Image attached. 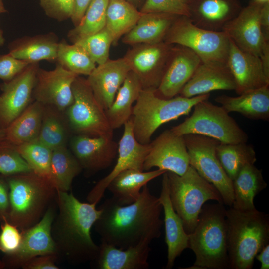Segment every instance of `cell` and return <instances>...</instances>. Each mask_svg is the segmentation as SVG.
Returning <instances> with one entry per match:
<instances>
[{
	"label": "cell",
	"mask_w": 269,
	"mask_h": 269,
	"mask_svg": "<svg viewBox=\"0 0 269 269\" xmlns=\"http://www.w3.org/2000/svg\"><path fill=\"white\" fill-rule=\"evenodd\" d=\"M99 209L101 212L94 226L101 242L124 249L145 240L151 242L161 235L162 207L147 185L132 204L121 205L111 197Z\"/></svg>",
	"instance_id": "1"
},
{
	"label": "cell",
	"mask_w": 269,
	"mask_h": 269,
	"mask_svg": "<svg viewBox=\"0 0 269 269\" xmlns=\"http://www.w3.org/2000/svg\"><path fill=\"white\" fill-rule=\"evenodd\" d=\"M58 208L51 227L57 256L71 265L91 262L99 246L91 237V229L101 211L96 204L82 202L72 192L57 190Z\"/></svg>",
	"instance_id": "2"
},
{
	"label": "cell",
	"mask_w": 269,
	"mask_h": 269,
	"mask_svg": "<svg viewBox=\"0 0 269 269\" xmlns=\"http://www.w3.org/2000/svg\"><path fill=\"white\" fill-rule=\"evenodd\" d=\"M226 211L230 269H251L256 256L269 243V215L256 209Z\"/></svg>",
	"instance_id": "3"
},
{
	"label": "cell",
	"mask_w": 269,
	"mask_h": 269,
	"mask_svg": "<svg viewBox=\"0 0 269 269\" xmlns=\"http://www.w3.org/2000/svg\"><path fill=\"white\" fill-rule=\"evenodd\" d=\"M9 187L8 221L20 231L37 223L56 199L53 183L32 171L5 176Z\"/></svg>",
	"instance_id": "4"
},
{
	"label": "cell",
	"mask_w": 269,
	"mask_h": 269,
	"mask_svg": "<svg viewBox=\"0 0 269 269\" xmlns=\"http://www.w3.org/2000/svg\"><path fill=\"white\" fill-rule=\"evenodd\" d=\"M223 204H204L193 231L188 234L189 247L195 254L193 265L184 269H227L226 209Z\"/></svg>",
	"instance_id": "5"
},
{
	"label": "cell",
	"mask_w": 269,
	"mask_h": 269,
	"mask_svg": "<svg viewBox=\"0 0 269 269\" xmlns=\"http://www.w3.org/2000/svg\"><path fill=\"white\" fill-rule=\"evenodd\" d=\"M154 91L142 89L133 107L131 118L134 135L142 144L150 143L153 134L162 124L188 115L197 103L210 97L207 93L165 99L157 96Z\"/></svg>",
	"instance_id": "6"
},
{
	"label": "cell",
	"mask_w": 269,
	"mask_h": 269,
	"mask_svg": "<svg viewBox=\"0 0 269 269\" xmlns=\"http://www.w3.org/2000/svg\"><path fill=\"white\" fill-rule=\"evenodd\" d=\"M172 206L187 234L191 233L205 203L215 200L223 204L218 190L203 178L191 166L182 175L166 171Z\"/></svg>",
	"instance_id": "7"
},
{
	"label": "cell",
	"mask_w": 269,
	"mask_h": 269,
	"mask_svg": "<svg viewBox=\"0 0 269 269\" xmlns=\"http://www.w3.org/2000/svg\"><path fill=\"white\" fill-rule=\"evenodd\" d=\"M193 108L190 116L170 129L175 134H200L226 144L247 142L248 134L221 106L205 100Z\"/></svg>",
	"instance_id": "8"
},
{
	"label": "cell",
	"mask_w": 269,
	"mask_h": 269,
	"mask_svg": "<svg viewBox=\"0 0 269 269\" xmlns=\"http://www.w3.org/2000/svg\"><path fill=\"white\" fill-rule=\"evenodd\" d=\"M164 41L189 48L202 62L227 64L230 38L223 31H210L198 27L188 17L179 16Z\"/></svg>",
	"instance_id": "9"
},
{
	"label": "cell",
	"mask_w": 269,
	"mask_h": 269,
	"mask_svg": "<svg viewBox=\"0 0 269 269\" xmlns=\"http://www.w3.org/2000/svg\"><path fill=\"white\" fill-rule=\"evenodd\" d=\"M72 90L73 102L65 111L71 131L90 136H113L105 110L95 98L87 79L78 75Z\"/></svg>",
	"instance_id": "10"
},
{
	"label": "cell",
	"mask_w": 269,
	"mask_h": 269,
	"mask_svg": "<svg viewBox=\"0 0 269 269\" xmlns=\"http://www.w3.org/2000/svg\"><path fill=\"white\" fill-rule=\"evenodd\" d=\"M183 136L190 165L218 190L223 204L232 207L234 201L232 181L223 169L216 154V147L220 142L197 134Z\"/></svg>",
	"instance_id": "11"
},
{
	"label": "cell",
	"mask_w": 269,
	"mask_h": 269,
	"mask_svg": "<svg viewBox=\"0 0 269 269\" xmlns=\"http://www.w3.org/2000/svg\"><path fill=\"white\" fill-rule=\"evenodd\" d=\"M264 3L254 0L242 8L238 14L222 29L241 49L256 55L262 61H269V41L263 35L260 25Z\"/></svg>",
	"instance_id": "12"
},
{
	"label": "cell",
	"mask_w": 269,
	"mask_h": 269,
	"mask_svg": "<svg viewBox=\"0 0 269 269\" xmlns=\"http://www.w3.org/2000/svg\"><path fill=\"white\" fill-rule=\"evenodd\" d=\"M172 45L164 41L133 45L124 57L143 90H155L163 77Z\"/></svg>",
	"instance_id": "13"
},
{
	"label": "cell",
	"mask_w": 269,
	"mask_h": 269,
	"mask_svg": "<svg viewBox=\"0 0 269 269\" xmlns=\"http://www.w3.org/2000/svg\"><path fill=\"white\" fill-rule=\"evenodd\" d=\"M55 203L51 204L37 223L21 231L22 241L19 248L12 254L5 255L3 259L5 268H21L25 263L35 257L57 255L51 235L52 224L56 213Z\"/></svg>",
	"instance_id": "14"
},
{
	"label": "cell",
	"mask_w": 269,
	"mask_h": 269,
	"mask_svg": "<svg viewBox=\"0 0 269 269\" xmlns=\"http://www.w3.org/2000/svg\"><path fill=\"white\" fill-rule=\"evenodd\" d=\"M150 148V143L142 144L135 139L131 118L124 125L123 135L118 143L117 159L111 171L100 180L87 196L89 203L97 204L102 198L109 183L118 174L128 169L143 171V164Z\"/></svg>",
	"instance_id": "15"
},
{
	"label": "cell",
	"mask_w": 269,
	"mask_h": 269,
	"mask_svg": "<svg viewBox=\"0 0 269 269\" xmlns=\"http://www.w3.org/2000/svg\"><path fill=\"white\" fill-rule=\"evenodd\" d=\"M39 62L29 63L19 74L0 85V129H5L32 102Z\"/></svg>",
	"instance_id": "16"
},
{
	"label": "cell",
	"mask_w": 269,
	"mask_h": 269,
	"mask_svg": "<svg viewBox=\"0 0 269 269\" xmlns=\"http://www.w3.org/2000/svg\"><path fill=\"white\" fill-rule=\"evenodd\" d=\"M78 75L56 63L54 69L38 68L32 97L46 106L65 112L73 102L72 85Z\"/></svg>",
	"instance_id": "17"
},
{
	"label": "cell",
	"mask_w": 269,
	"mask_h": 269,
	"mask_svg": "<svg viewBox=\"0 0 269 269\" xmlns=\"http://www.w3.org/2000/svg\"><path fill=\"white\" fill-rule=\"evenodd\" d=\"M150 145L143 171L157 167L181 176L187 170L190 163L184 136L166 130L151 141Z\"/></svg>",
	"instance_id": "18"
},
{
	"label": "cell",
	"mask_w": 269,
	"mask_h": 269,
	"mask_svg": "<svg viewBox=\"0 0 269 269\" xmlns=\"http://www.w3.org/2000/svg\"><path fill=\"white\" fill-rule=\"evenodd\" d=\"M194 51L185 46L172 45L165 71L155 94L170 99L179 94L201 63Z\"/></svg>",
	"instance_id": "19"
},
{
	"label": "cell",
	"mask_w": 269,
	"mask_h": 269,
	"mask_svg": "<svg viewBox=\"0 0 269 269\" xmlns=\"http://www.w3.org/2000/svg\"><path fill=\"white\" fill-rule=\"evenodd\" d=\"M69 143L70 150L89 173L109 167L117 155L118 143L113 136L75 134Z\"/></svg>",
	"instance_id": "20"
},
{
	"label": "cell",
	"mask_w": 269,
	"mask_h": 269,
	"mask_svg": "<svg viewBox=\"0 0 269 269\" xmlns=\"http://www.w3.org/2000/svg\"><path fill=\"white\" fill-rule=\"evenodd\" d=\"M238 95L269 85L260 58L239 48L230 39L227 61Z\"/></svg>",
	"instance_id": "21"
},
{
	"label": "cell",
	"mask_w": 269,
	"mask_h": 269,
	"mask_svg": "<svg viewBox=\"0 0 269 269\" xmlns=\"http://www.w3.org/2000/svg\"><path fill=\"white\" fill-rule=\"evenodd\" d=\"M130 67L124 57L108 59L98 65L87 80L99 103L105 110L113 103L117 93L123 83Z\"/></svg>",
	"instance_id": "22"
},
{
	"label": "cell",
	"mask_w": 269,
	"mask_h": 269,
	"mask_svg": "<svg viewBox=\"0 0 269 269\" xmlns=\"http://www.w3.org/2000/svg\"><path fill=\"white\" fill-rule=\"evenodd\" d=\"M151 242L143 241L136 245L122 249L101 242L96 258L90 263L97 269H146Z\"/></svg>",
	"instance_id": "23"
},
{
	"label": "cell",
	"mask_w": 269,
	"mask_h": 269,
	"mask_svg": "<svg viewBox=\"0 0 269 269\" xmlns=\"http://www.w3.org/2000/svg\"><path fill=\"white\" fill-rule=\"evenodd\" d=\"M242 8L238 0H190L189 18L198 27L221 31Z\"/></svg>",
	"instance_id": "24"
},
{
	"label": "cell",
	"mask_w": 269,
	"mask_h": 269,
	"mask_svg": "<svg viewBox=\"0 0 269 269\" xmlns=\"http://www.w3.org/2000/svg\"><path fill=\"white\" fill-rule=\"evenodd\" d=\"M235 89V81L227 64L201 62L179 94L190 98L215 90Z\"/></svg>",
	"instance_id": "25"
},
{
	"label": "cell",
	"mask_w": 269,
	"mask_h": 269,
	"mask_svg": "<svg viewBox=\"0 0 269 269\" xmlns=\"http://www.w3.org/2000/svg\"><path fill=\"white\" fill-rule=\"evenodd\" d=\"M162 175L161 191L158 199L164 213L165 242L167 246V262L165 268L170 269L173 267L177 257L189 247V238L182 220L170 200L166 172Z\"/></svg>",
	"instance_id": "26"
},
{
	"label": "cell",
	"mask_w": 269,
	"mask_h": 269,
	"mask_svg": "<svg viewBox=\"0 0 269 269\" xmlns=\"http://www.w3.org/2000/svg\"><path fill=\"white\" fill-rule=\"evenodd\" d=\"M269 85L246 91L238 96L222 95L215 101L228 113L237 112L251 120L269 119Z\"/></svg>",
	"instance_id": "27"
},
{
	"label": "cell",
	"mask_w": 269,
	"mask_h": 269,
	"mask_svg": "<svg viewBox=\"0 0 269 269\" xmlns=\"http://www.w3.org/2000/svg\"><path fill=\"white\" fill-rule=\"evenodd\" d=\"M59 40L53 32L17 38L8 46L9 53L29 63L46 60L56 62Z\"/></svg>",
	"instance_id": "28"
},
{
	"label": "cell",
	"mask_w": 269,
	"mask_h": 269,
	"mask_svg": "<svg viewBox=\"0 0 269 269\" xmlns=\"http://www.w3.org/2000/svg\"><path fill=\"white\" fill-rule=\"evenodd\" d=\"M141 13L134 26L124 35V43L133 46L164 41L169 30L179 16L161 12Z\"/></svg>",
	"instance_id": "29"
},
{
	"label": "cell",
	"mask_w": 269,
	"mask_h": 269,
	"mask_svg": "<svg viewBox=\"0 0 269 269\" xmlns=\"http://www.w3.org/2000/svg\"><path fill=\"white\" fill-rule=\"evenodd\" d=\"M166 171L158 169L151 171L128 169L115 177L107 186L115 202L126 205L136 201L144 186Z\"/></svg>",
	"instance_id": "30"
},
{
	"label": "cell",
	"mask_w": 269,
	"mask_h": 269,
	"mask_svg": "<svg viewBox=\"0 0 269 269\" xmlns=\"http://www.w3.org/2000/svg\"><path fill=\"white\" fill-rule=\"evenodd\" d=\"M234 201L232 207L240 211L256 209L254 204L255 197L266 188L262 170L254 164L244 166L232 180Z\"/></svg>",
	"instance_id": "31"
},
{
	"label": "cell",
	"mask_w": 269,
	"mask_h": 269,
	"mask_svg": "<svg viewBox=\"0 0 269 269\" xmlns=\"http://www.w3.org/2000/svg\"><path fill=\"white\" fill-rule=\"evenodd\" d=\"M142 90L136 75L130 71L110 107L105 110L109 123L114 130L124 126L131 118L133 104Z\"/></svg>",
	"instance_id": "32"
},
{
	"label": "cell",
	"mask_w": 269,
	"mask_h": 269,
	"mask_svg": "<svg viewBox=\"0 0 269 269\" xmlns=\"http://www.w3.org/2000/svg\"><path fill=\"white\" fill-rule=\"evenodd\" d=\"M44 108L33 101L5 129V138L16 146L38 140Z\"/></svg>",
	"instance_id": "33"
},
{
	"label": "cell",
	"mask_w": 269,
	"mask_h": 269,
	"mask_svg": "<svg viewBox=\"0 0 269 269\" xmlns=\"http://www.w3.org/2000/svg\"><path fill=\"white\" fill-rule=\"evenodd\" d=\"M71 132L65 112L44 105L38 140L53 150L67 146Z\"/></svg>",
	"instance_id": "34"
},
{
	"label": "cell",
	"mask_w": 269,
	"mask_h": 269,
	"mask_svg": "<svg viewBox=\"0 0 269 269\" xmlns=\"http://www.w3.org/2000/svg\"><path fill=\"white\" fill-rule=\"evenodd\" d=\"M141 14L127 0L109 1L106 11L105 28L113 38V44L134 26Z\"/></svg>",
	"instance_id": "35"
},
{
	"label": "cell",
	"mask_w": 269,
	"mask_h": 269,
	"mask_svg": "<svg viewBox=\"0 0 269 269\" xmlns=\"http://www.w3.org/2000/svg\"><path fill=\"white\" fill-rule=\"evenodd\" d=\"M52 181L57 190L69 192L74 179L82 168L67 146L52 150L51 157Z\"/></svg>",
	"instance_id": "36"
},
{
	"label": "cell",
	"mask_w": 269,
	"mask_h": 269,
	"mask_svg": "<svg viewBox=\"0 0 269 269\" xmlns=\"http://www.w3.org/2000/svg\"><path fill=\"white\" fill-rule=\"evenodd\" d=\"M216 154L223 169L232 181L244 166L254 164L257 160L253 147L247 142H220L216 147Z\"/></svg>",
	"instance_id": "37"
},
{
	"label": "cell",
	"mask_w": 269,
	"mask_h": 269,
	"mask_svg": "<svg viewBox=\"0 0 269 269\" xmlns=\"http://www.w3.org/2000/svg\"><path fill=\"white\" fill-rule=\"evenodd\" d=\"M109 2V0H92L79 23L67 33L71 43L92 35L105 27Z\"/></svg>",
	"instance_id": "38"
},
{
	"label": "cell",
	"mask_w": 269,
	"mask_h": 269,
	"mask_svg": "<svg viewBox=\"0 0 269 269\" xmlns=\"http://www.w3.org/2000/svg\"><path fill=\"white\" fill-rule=\"evenodd\" d=\"M57 64L78 75L88 76L96 67L86 52L76 43L59 41L57 51Z\"/></svg>",
	"instance_id": "39"
},
{
	"label": "cell",
	"mask_w": 269,
	"mask_h": 269,
	"mask_svg": "<svg viewBox=\"0 0 269 269\" xmlns=\"http://www.w3.org/2000/svg\"><path fill=\"white\" fill-rule=\"evenodd\" d=\"M16 148L33 172L52 182L51 149L38 140L16 146Z\"/></svg>",
	"instance_id": "40"
},
{
	"label": "cell",
	"mask_w": 269,
	"mask_h": 269,
	"mask_svg": "<svg viewBox=\"0 0 269 269\" xmlns=\"http://www.w3.org/2000/svg\"><path fill=\"white\" fill-rule=\"evenodd\" d=\"M113 38L105 27L98 32L75 43L80 46L97 65L109 59V50Z\"/></svg>",
	"instance_id": "41"
},
{
	"label": "cell",
	"mask_w": 269,
	"mask_h": 269,
	"mask_svg": "<svg viewBox=\"0 0 269 269\" xmlns=\"http://www.w3.org/2000/svg\"><path fill=\"white\" fill-rule=\"evenodd\" d=\"M31 171L15 145L6 138L0 140V175L6 176Z\"/></svg>",
	"instance_id": "42"
},
{
	"label": "cell",
	"mask_w": 269,
	"mask_h": 269,
	"mask_svg": "<svg viewBox=\"0 0 269 269\" xmlns=\"http://www.w3.org/2000/svg\"><path fill=\"white\" fill-rule=\"evenodd\" d=\"M190 0H145L140 11L142 13L161 12L189 17Z\"/></svg>",
	"instance_id": "43"
},
{
	"label": "cell",
	"mask_w": 269,
	"mask_h": 269,
	"mask_svg": "<svg viewBox=\"0 0 269 269\" xmlns=\"http://www.w3.org/2000/svg\"><path fill=\"white\" fill-rule=\"evenodd\" d=\"M74 0H39L40 6L49 18L62 22L71 19Z\"/></svg>",
	"instance_id": "44"
},
{
	"label": "cell",
	"mask_w": 269,
	"mask_h": 269,
	"mask_svg": "<svg viewBox=\"0 0 269 269\" xmlns=\"http://www.w3.org/2000/svg\"><path fill=\"white\" fill-rule=\"evenodd\" d=\"M0 233V250L5 255L15 252L22 241L21 232L7 220L1 222Z\"/></svg>",
	"instance_id": "45"
},
{
	"label": "cell",
	"mask_w": 269,
	"mask_h": 269,
	"mask_svg": "<svg viewBox=\"0 0 269 269\" xmlns=\"http://www.w3.org/2000/svg\"><path fill=\"white\" fill-rule=\"evenodd\" d=\"M29 64L26 61L15 58L9 53L0 54V79L3 82L11 80Z\"/></svg>",
	"instance_id": "46"
},
{
	"label": "cell",
	"mask_w": 269,
	"mask_h": 269,
	"mask_svg": "<svg viewBox=\"0 0 269 269\" xmlns=\"http://www.w3.org/2000/svg\"><path fill=\"white\" fill-rule=\"evenodd\" d=\"M59 259L56 254H46L35 257L25 263L23 269H59L56 263Z\"/></svg>",
	"instance_id": "47"
},
{
	"label": "cell",
	"mask_w": 269,
	"mask_h": 269,
	"mask_svg": "<svg viewBox=\"0 0 269 269\" xmlns=\"http://www.w3.org/2000/svg\"><path fill=\"white\" fill-rule=\"evenodd\" d=\"M10 210L9 187L6 177L0 175V222L8 219Z\"/></svg>",
	"instance_id": "48"
},
{
	"label": "cell",
	"mask_w": 269,
	"mask_h": 269,
	"mask_svg": "<svg viewBox=\"0 0 269 269\" xmlns=\"http://www.w3.org/2000/svg\"><path fill=\"white\" fill-rule=\"evenodd\" d=\"M92 0H74L71 20L74 26L78 25Z\"/></svg>",
	"instance_id": "49"
},
{
	"label": "cell",
	"mask_w": 269,
	"mask_h": 269,
	"mask_svg": "<svg viewBox=\"0 0 269 269\" xmlns=\"http://www.w3.org/2000/svg\"><path fill=\"white\" fill-rule=\"evenodd\" d=\"M260 25L264 38L269 41V2L264 3L261 8Z\"/></svg>",
	"instance_id": "50"
},
{
	"label": "cell",
	"mask_w": 269,
	"mask_h": 269,
	"mask_svg": "<svg viewBox=\"0 0 269 269\" xmlns=\"http://www.w3.org/2000/svg\"><path fill=\"white\" fill-rule=\"evenodd\" d=\"M255 258L261 264L260 269H269V243L263 247Z\"/></svg>",
	"instance_id": "51"
},
{
	"label": "cell",
	"mask_w": 269,
	"mask_h": 269,
	"mask_svg": "<svg viewBox=\"0 0 269 269\" xmlns=\"http://www.w3.org/2000/svg\"><path fill=\"white\" fill-rule=\"evenodd\" d=\"M129 2L133 4L137 8L138 7H141L145 0H127Z\"/></svg>",
	"instance_id": "52"
},
{
	"label": "cell",
	"mask_w": 269,
	"mask_h": 269,
	"mask_svg": "<svg viewBox=\"0 0 269 269\" xmlns=\"http://www.w3.org/2000/svg\"><path fill=\"white\" fill-rule=\"evenodd\" d=\"M4 42L5 39L3 36V32L2 29L1 28L0 24V47L4 45Z\"/></svg>",
	"instance_id": "53"
},
{
	"label": "cell",
	"mask_w": 269,
	"mask_h": 269,
	"mask_svg": "<svg viewBox=\"0 0 269 269\" xmlns=\"http://www.w3.org/2000/svg\"><path fill=\"white\" fill-rule=\"evenodd\" d=\"M7 12V10L4 6L3 0H0V14L4 13Z\"/></svg>",
	"instance_id": "54"
},
{
	"label": "cell",
	"mask_w": 269,
	"mask_h": 269,
	"mask_svg": "<svg viewBox=\"0 0 269 269\" xmlns=\"http://www.w3.org/2000/svg\"><path fill=\"white\" fill-rule=\"evenodd\" d=\"M5 138V129H0V140Z\"/></svg>",
	"instance_id": "55"
},
{
	"label": "cell",
	"mask_w": 269,
	"mask_h": 269,
	"mask_svg": "<svg viewBox=\"0 0 269 269\" xmlns=\"http://www.w3.org/2000/svg\"><path fill=\"white\" fill-rule=\"evenodd\" d=\"M5 268V265L3 259H0V269Z\"/></svg>",
	"instance_id": "56"
},
{
	"label": "cell",
	"mask_w": 269,
	"mask_h": 269,
	"mask_svg": "<svg viewBox=\"0 0 269 269\" xmlns=\"http://www.w3.org/2000/svg\"><path fill=\"white\" fill-rule=\"evenodd\" d=\"M254 0L261 3H265L267 2H269V0Z\"/></svg>",
	"instance_id": "57"
},
{
	"label": "cell",
	"mask_w": 269,
	"mask_h": 269,
	"mask_svg": "<svg viewBox=\"0 0 269 269\" xmlns=\"http://www.w3.org/2000/svg\"><path fill=\"white\" fill-rule=\"evenodd\" d=\"M111 0H109V1H111Z\"/></svg>",
	"instance_id": "58"
}]
</instances>
